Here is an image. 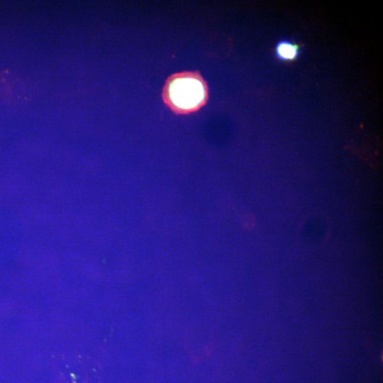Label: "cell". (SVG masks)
<instances>
[{"mask_svg":"<svg viewBox=\"0 0 383 383\" xmlns=\"http://www.w3.org/2000/svg\"><path fill=\"white\" fill-rule=\"evenodd\" d=\"M165 104L176 114H189L208 101L209 89L199 72L172 74L165 81L162 93Z\"/></svg>","mask_w":383,"mask_h":383,"instance_id":"cell-1","label":"cell"},{"mask_svg":"<svg viewBox=\"0 0 383 383\" xmlns=\"http://www.w3.org/2000/svg\"><path fill=\"white\" fill-rule=\"evenodd\" d=\"M300 54V49L297 44L287 40H279L275 47V55L279 60L292 61L296 60Z\"/></svg>","mask_w":383,"mask_h":383,"instance_id":"cell-2","label":"cell"}]
</instances>
